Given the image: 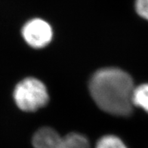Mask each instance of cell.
<instances>
[{
	"mask_svg": "<svg viewBox=\"0 0 148 148\" xmlns=\"http://www.w3.org/2000/svg\"><path fill=\"white\" fill-rule=\"evenodd\" d=\"M133 79L119 68L108 67L97 70L89 82V92L94 101L106 113L127 116L132 112Z\"/></svg>",
	"mask_w": 148,
	"mask_h": 148,
	"instance_id": "6da1fadb",
	"label": "cell"
},
{
	"mask_svg": "<svg viewBox=\"0 0 148 148\" xmlns=\"http://www.w3.org/2000/svg\"><path fill=\"white\" fill-rule=\"evenodd\" d=\"M14 99L21 110L33 112L46 105L49 95L46 86L42 82L38 79L28 77L16 86Z\"/></svg>",
	"mask_w": 148,
	"mask_h": 148,
	"instance_id": "7a4b0ae2",
	"label": "cell"
},
{
	"mask_svg": "<svg viewBox=\"0 0 148 148\" xmlns=\"http://www.w3.org/2000/svg\"><path fill=\"white\" fill-rule=\"evenodd\" d=\"M22 36L29 46L34 49H42L51 42L53 30L51 25L45 20L33 18L23 25Z\"/></svg>",
	"mask_w": 148,
	"mask_h": 148,
	"instance_id": "3957f363",
	"label": "cell"
},
{
	"mask_svg": "<svg viewBox=\"0 0 148 148\" xmlns=\"http://www.w3.org/2000/svg\"><path fill=\"white\" fill-rule=\"evenodd\" d=\"M62 138L55 129L44 127L34 134L32 143L34 148H58Z\"/></svg>",
	"mask_w": 148,
	"mask_h": 148,
	"instance_id": "277c9868",
	"label": "cell"
},
{
	"mask_svg": "<svg viewBox=\"0 0 148 148\" xmlns=\"http://www.w3.org/2000/svg\"><path fill=\"white\" fill-rule=\"evenodd\" d=\"M58 148H90V144L82 134L70 133L62 138Z\"/></svg>",
	"mask_w": 148,
	"mask_h": 148,
	"instance_id": "5b68a950",
	"label": "cell"
},
{
	"mask_svg": "<svg viewBox=\"0 0 148 148\" xmlns=\"http://www.w3.org/2000/svg\"><path fill=\"white\" fill-rule=\"evenodd\" d=\"M133 105L148 113V83L134 87L132 96Z\"/></svg>",
	"mask_w": 148,
	"mask_h": 148,
	"instance_id": "8992f818",
	"label": "cell"
},
{
	"mask_svg": "<svg viewBox=\"0 0 148 148\" xmlns=\"http://www.w3.org/2000/svg\"><path fill=\"white\" fill-rule=\"evenodd\" d=\"M95 148H128L124 142L117 136L108 134L97 140Z\"/></svg>",
	"mask_w": 148,
	"mask_h": 148,
	"instance_id": "52a82bcc",
	"label": "cell"
},
{
	"mask_svg": "<svg viewBox=\"0 0 148 148\" xmlns=\"http://www.w3.org/2000/svg\"><path fill=\"white\" fill-rule=\"evenodd\" d=\"M134 8L140 18L148 21V0H135Z\"/></svg>",
	"mask_w": 148,
	"mask_h": 148,
	"instance_id": "ba28073f",
	"label": "cell"
}]
</instances>
